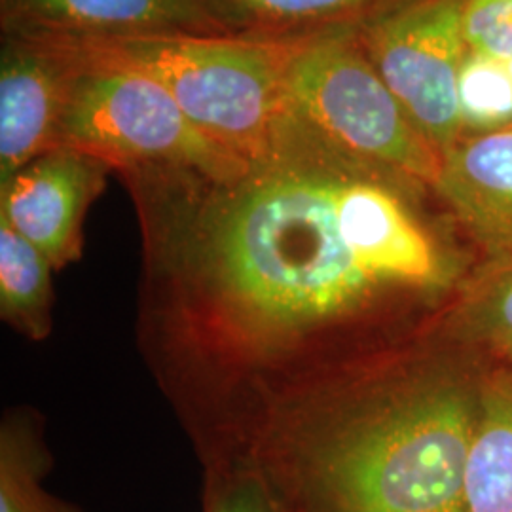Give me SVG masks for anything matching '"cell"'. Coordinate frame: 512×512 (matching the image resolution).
<instances>
[{
	"label": "cell",
	"mask_w": 512,
	"mask_h": 512,
	"mask_svg": "<svg viewBox=\"0 0 512 512\" xmlns=\"http://www.w3.org/2000/svg\"><path fill=\"white\" fill-rule=\"evenodd\" d=\"M475 423L458 387L412 389L327 437L291 444L287 482L310 512H463Z\"/></svg>",
	"instance_id": "2"
},
{
	"label": "cell",
	"mask_w": 512,
	"mask_h": 512,
	"mask_svg": "<svg viewBox=\"0 0 512 512\" xmlns=\"http://www.w3.org/2000/svg\"><path fill=\"white\" fill-rule=\"evenodd\" d=\"M476 336L512 370V266L495 264L467 302Z\"/></svg>",
	"instance_id": "15"
},
{
	"label": "cell",
	"mask_w": 512,
	"mask_h": 512,
	"mask_svg": "<svg viewBox=\"0 0 512 512\" xmlns=\"http://www.w3.org/2000/svg\"><path fill=\"white\" fill-rule=\"evenodd\" d=\"M509 65H511V71H512V61H509Z\"/></svg>",
	"instance_id": "19"
},
{
	"label": "cell",
	"mask_w": 512,
	"mask_h": 512,
	"mask_svg": "<svg viewBox=\"0 0 512 512\" xmlns=\"http://www.w3.org/2000/svg\"><path fill=\"white\" fill-rule=\"evenodd\" d=\"M363 167L287 110L238 177L122 173L188 355L236 378L291 372L323 334L401 291L353 230L348 186Z\"/></svg>",
	"instance_id": "1"
},
{
	"label": "cell",
	"mask_w": 512,
	"mask_h": 512,
	"mask_svg": "<svg viewBox=\"0 0 512 512\" xmlns=\"http://www.w3.org/2000/svg\"><path fill=\"white\" fill-rule=\"evenodd\" d=\"M433 190L495 264L512 266V128L463 137Z\"/></svg>",
	"instance_id": "10"
},
{
	"label": "cell",
	"mask_w": 512,
	"mask_h": 512,
	"mask_svg": "<svg viewBox=\"0 0 512 512\" xmlns=\"http://www.w3.org/2000/svg\"><path fill=\"white\" fill-rule=\"evenodd\" d=\"M283 90L287 110L349 158L435 188L442 158L387 88L355 27L296 38Z\"/></svg>",
	"instance_id": "4"
},
{
	"label": "cell",
	"mask_w": 512,
	"mask_h": 512,
	"mask_svg": "<svg viewBox=\"0 0 512 512\" xmlns=\"http://www.w3.org/2000/svg\"><path fill=\"white\" fill-rule=\"evenodd\" d=\"M0 512H69L40 486L38 456L4 435L0 454Z\"/></svg>",
	"instance_id": "16"
},
{
	"label": "cell",
	"mask_w": 512,
	"mask_h": 512,
	"mask_svg": "<svg viewBox=\"0 0 512 512\" xmlns=\"http://www.w3.org/2000/svg\"><path fill=\"white\" fill-rule=\"evenodd\" d=\"M219 33L300 38L357 27L397 0H198Z\"/></svg>",
	"instance_id": "11"
},
{
	"label": "cell",
	"mask_w": 512,
	"mask_h": 512,
	"mask_svg": "<svg viewBox=\"0 0 512 512\" xmlns=\"http://www.w3.org/2000/svg\"><path fill=\"white\" fill-rule=\"evenodd\" d=\"M463 512H512V391L490 389L476 414Z\"/></svg>",
	"instance_id": "12"
},
{
	"label": "cell",
	"mask_w": 512,
	"mask_h": 512,
	"mask_svg": "<svg viewBox=\"0 0 512 512\" xmlns=\"http://www.w3.org/2000/svg\"><path fill=\"white\" fill-rule=\"evenodd\" d=\"M463 137L512 128V71L509 61L469 50L458 80Z\"/></svg>",
	"instance_id": "14"
},
{
	"label": "cell",
	"mask_w": 512,
	"mask_h": 512,
	"mask_svg": "<svg viewBox=\"0 0 512 512\" xmlns=\"http://www.w3.org/2000/svg\"><path fill=\"white\" fill-rule=\"evenodd\" d=\"M109 171L90 154L54 148L0 183V219L63 268L82 255L84 219Z\"/></svg>",
	"instance_id": "7"
},
{
	"label": "cell",
	"mask_w": 512,
	"mask_h": 512,
	"mask_svg": "<svg viewBox=\"0 0 512 512\" xmlns=\"http://www.w3.org/2000/svg\"><path fill=\"white\" fill-rule=\"evenodd\" d=\"M207 512H281V507L266 478L247 473L222 484Z\"/></svg>",
	"instance_id": "18"
},
{
	"label": "cell",
	"mask_w": 512,
	"mask_h": 512,
	"mask_svg": "<svg viewBox=\"0 0 512 512\" xmlns=\"http://www.w3.org/2000/svg\"><path fill=\"white\" fill-rule=\"evenodd\" d=\"M465 0H397L355 27L368 59L444 158L463 139L458 80L469 52Z\"/></svg>",
	"instance_id": "6"
},
{
	"label": "cell",
	"mask_w": 512,
	"mask_h": 512,
	"mask_svg": "<svg viewBox=\"0 0 512 512\" xmlns=\"http://www.w3.org/2000/svg\"><path fill=\"white\" fill-rule=\"evenodd\" d=\"M463 27L469 50L512 61V0H465Z\"/></svg>",
	"instance_id": "17"
},
{
	"label": "cell",
	"mask_w": 512,
	"mask_h": 512,
	"mask_svg": "<svg viewBox=\"0 0 512 512\" xmlns=\"http://www.w3.org/2000/svg\"><path fill=\"white\" fill-rule=\"evenodd\" d=\"M71 59L76 73L57 147L90 154L120 173L177 169L226 181L249 167V160L198 128L156 80Z\"/></svg>",
	"instance_id": "5"
},
{
	"label": "cell",
	"mask_w": 512,
	"mask_h": 512,
	"mask_svg": "<svg viewBox=\"0 0 512 512\" xmlns=\"http://www.w3.org/2000/svg\"><path fill=\"white\" fill-rule=\"evenodd\" d=\"M50 270L48 258L0 219V311L35 340L48 336L52 327Z\"/></svg>",
	"instance_id": "13"
},
{
	"label": "cell",
	"mask_w": 512,
	"mask_h": 512,
	"mask_svg": "<svg viewBox=\"0 0 512 512\" xmlns=\"http://www.w3.org/2000/svg\"><path fill=\"white\" fill-rule=\"evenodd\" d=\"M37 38L78 61L131 69L156 80L198 128L249 162L270 148L287 116L283 80L296 38L190 31Z\"/></svg>",
	"instance_id": "3"
},
{
	"label": "cell",
	"mask_w": 512,
	"mask_h": 512,
	"mask_svg": "<svg viewBox=\"0 0 512 512\" xmlns=\"http://www.w3.org/2000/svg\"><path fill=\"white\" fill-rule=\"evenodd\" d=\"M2 31L48 38L219 33L198 0H0Z\"/></svg>",
	"instance_id": "9"
},
{
	"label": "cell",
	"mask_w": 512,
	"mask_h": 512,
	"mask_svg": "<svg viewBox=\"0 0 512 512\" xmlns=\"http://www.w3.org/2000/svg\"><path fill=\"white\" fill-rule=\"evenodd\" d=\"M0 183L57 148L76 63L42 38L2 31Z\"/></svg>",
	"instance_id": "8"
}]
</instances>
